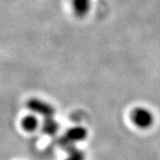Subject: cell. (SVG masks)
<instances>
[{"label":"cell","instance_id":"obj_4","mask_svg":"<svg viewBox=\"0 0 160 160\" xmlns=\"http://www.w3.org/2000/svg\"><path fill=\"white\" fill-rule=\"evenodd\" d=\"M72 7L74 14L79 17H85L90 9V0H72Z\"/></svg>","mask_w":160,"mask_h":160},{"label":"cell","instance_id":"obj_1","mask_svg":"<svg viewBox=\"0 0 160 160\" xmlns=\"http://www.w3.org/2000/svg\"><path fill=\"white\" fill-rule=\"evenodd\" d=\"M88 132L83 127H74L68 129L66 133L59 139V145L65 148L68 150L72 147H75V144L81 142L87 138Z\"/></svg>","mask_w":160,"mask_h":160},{"label":"cell","instance_id":"obj_7","mask_svg":"<svg viewBox=\"0 0 160 160\" xmlns=\"http://www.w3.org/2000/svg\"><path fill=\"white\" fill-rule=\"evenodd\" d=\"M67 152L68 157L66 160H85V153L81 150H78L76 147L68 148L67 150Z\"/></svg>","mask_w":160,"mask_h":160},{"label":"cell","instance_id":"obj_2","mask_svg":"<svg viewBox=\"0 0 160 160\" xmlns=\"http://www.w3.org/2000/svg\"><path fill=\"white\" fill-rule=\"evenodd\" d=\"M130 119L136 127L142 129L151 128L154 120L152 112L143 107H137L133 109L130 113Z\"/></svg>","mask_w":160,"mask_h":160},{"label":"cell","instance_id":"obj_6","mask_svg":"<svg viewBox=\"0 0 160 160\" xmlns=\"http://www.w3.org/2000/svg\"><path fill=\"white\" fill-rule=\"evenodd\" d=\"M39 125L38 119L33 115H27L21 120V127L27 132L35 131Z\"/></svg>","mask_w":160,"mask_h":160},{"label":"cell","instance_id":"obj_3","mask_svg":"<svg viewBox=\"0 0 160 160\" xmlns=\"http://www.w3.org/2000/svg\"><path fill=\"white\" fill-rule=\"evenodd\" d=\"M26 105L32 112L40 114L44 118L53 117L55 114V109L50 104L38 98H30L27 101Z\"/></svg>","mask_w":160,"mask_h":160},{"label":"cell","instance_id":"obj_5","mask_svg":"<svg viewBox=\"0 0 160 160\" xmlns=\"http://www.w3.org/2000/svg\"><path fill=\"white\" fill-rule=\"evenodd\" d=\"M59 129V123L57 122L53 117L44 118L42 123V131L48 135H54Z\"/></svg>","mask_w":160,"mask_h":160}]
</instances>
